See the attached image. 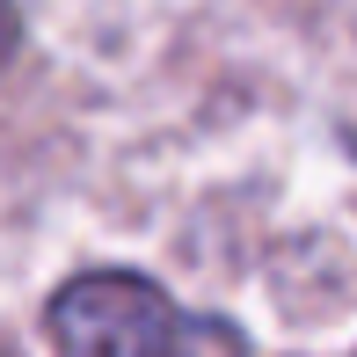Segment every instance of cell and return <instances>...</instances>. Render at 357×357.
Segmentation results:
<instances>
[{"mask_svg":"<svg viewBox=\"0 0 357 357\" xmlns=\"http://www.w3.org/2000/svg\"><path fill=\"white\" fill-rule=\"evenodd\" d=\"M59 357H248L234 321L190 314L139 270H88L44 306Z\"/></svg>","mask_w":357,"mask_h":357,"instance_id":"obj_1","label":"cell"},{"mask_svg":"<svg viewBox=\"0 0 357 357\" xmlns=\"http://www.w3.org/2000/svg\"><path fill=\"white\" fill-rule=\"evenodd\" d=\"M15 44H22V15H15V0H0V66L15 59Z\"/></svg>","mask_w":357,"mask_h":357,"instance_id":"obj_2","label":"cell"},{"mask_svg":"<svg viewBox=\"0 0 357 357\" xmlns=\"http://www.w3.org/2000/svg\"><path fill=\"white\" fill-rule=\"evenodd\" d=\"M0 357H8V350H0Z\"/></svg>","mask_w":357,"mask_h":357,"instance_id":"obj_3","label":"cell"}]
</instances>
